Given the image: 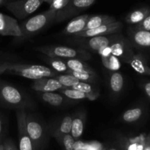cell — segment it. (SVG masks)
<instances>
[{
    "label": "cell",
    "instance_id": "42",
    "mask_svg": "<svg viewBox=\"0 0 150 150\" xmlns=\"http://www.w3.org/2000/svg\"><path fill=\"white\" fill-rule=\"evenodd\" d=\"M0 1H1V2H2V1H4V0H0Z\"/></svg>",
    "mask_w": 150,
    "mask_h": 150
},
{
    "label": "cell",
    "instance_id": "2",
    "mask_svg": "<svg viewBox=\"0 0 150 150\" xmlns=\"http://www.w3.org/2000/svg\"><path fill=\"white\" fill-rule=\"evenodd\" d=\"M57 12L48 9L46 11L30 18L20 23L22 37L20 40L29 38L38 34L54 21Z\"/></svg>",
    "mask_w": 150,
    "mask_h": 150
},
{
    "label": "cell",
    "instance_id": "29",
    "mask_svg": "<svg viewBox=\"0 0 150 150\" xmlns=\"http://www.w3.org/2000/svg\"><path fill=\"white\" fill-rule=\"evenodd\" d=\"M48 64L51 65L53 70L54 71L57 72V73H63L67 71L68 70L67 65L64 63L63 60H61L60 59L58 58H52V57H48Z\"/></svg>",
    "mask_w": 150,
    "mask_h": 150
},
{
    "label": "cell",
    "instance_id": "17",
    "mask_svg": "<svg viewBox=\"0 0 150 150\" xmlns=\"http://www.w3.org/2000/svg\"><path fill=\"white\" fill-rule=\"evenodd\" d=\"M114 21H116L115 18L112 17V16H107V15H95V16H89V19L86 22L84 30L95 29V28L98 27V26H103V25L107 24V23H112V22Z\"/></svg>",
    "mask_w": 150,
    "mask_h": 150
},
{
    "label": "cell",
    "instance_id": "22",
    "mask_svg": "<svg viewBox=\"0 0 150 150\" xmlns=\"http://www.w3.org/2000/svg\"><path fill=\"white\" fill-rule=\"evenodd\" d=\"M150 13L149 7H142L134 10L127 15L125 21L129 24H137L142 22Z\"/></svg>",
    "mask_w": 150,
    "mask_h": 150
},
{
    "label": "cell",
    "instance_id": "28",
    "mask_svg": "<svg viewBox=\"0 0 150 150\" xmlns=\"http://www.w3.org/2000/svg\"><path fill=\"white\" fill-rule=\"evenodd\" d=\"M103 64L108 70L112 71L118 70L121 67V63L120 59L114 55H109L108 57H101Z\"/></svg>",
    "mask_w": 150,
    "mask_h": 150
},
{
    "label": "cell",
    "instance_id": "33",
    "mask_svg": "<svg viewBox=\"0 0 150 150\" xmlns=\"http://www.w3.org/2000/svg\"><path fill=\"white\" fill-rule=\"evenodd\" d=\"M133 28L140 30L150 31V13L142 22L135 25Z\"/></svg>",
    "mask_w": 150,
    "mask_h": 150
},
{
    "label": "cell",
    "instance_id": "34",
    "mask_svg": "<svg viewBox=\"0 0 150 150\" xmlns=\"http://www.w3.org/2000/svg\"><path fill=\"white\" fill-rule=\"evenodd\" d=\"M3 144V150H18L15 144L10 139H6Z\"/></svg>",
    "mask_w": 150,
    "mask_h": 150
},
{
    "label": "cell",
    "instance_id": "43",
    "mask_svg": "<svg viewBox=\"0 0 150 150\" xmlns=\"http://www.w3.org/2000/svg\"><path fill=\"white\" fill-rule=\"evenodd\" d=\"M1 1H0V4H1Z\"/></svg>",
    "mask_w": 150,
    "mask_h": 150
},
{
    "label": "cell",
    "instance_id": "9",
    "mask_svg": "<svg viewBox=\"0 0 150 150\" xmlns=\"http://www.w3.org/2000/svg\"><path fill=\"white\" fill-rule=\"evenodd\" d=\"M111 55L122 58L123 61L128 62L130 59L134 54L133 45L130 40L125 38L122 35H119L117 39L110 45Z\"/></svg>",
    "mask_w": 150,
    "mask_h": 150
},
{
    "label": "cell",
    "instance_id": "15",
    "mask_svg": "<svg viewBox=\"0 0 150 150\" xmlns=\"http://www.w3.org/2000/svg\"><path fill=\"white\" fill-rule=\"evenodd\" d=\"M89 15H81L74 18L70 21L63 31V35H75L79 32L84 30L86 22L89 18Z\"/></svg>",
    "mask_w": 150,
    "mask_h": 150
},
{
    "label": "cell",
    "instance_id": "6",
    "mask_svg": "<svg viewBox=\"0 0 150 150\" xmlns=\"http://www.w3.org/2000/svg\"><path fill=\"white\" fill-rule=\"evenodd\" d=\"M44 0H18L7 3L6 8L18 19L24 18L36 11Z\"/></svg>",
    "mask_w": 150,
    "mask_h": 150
},
{
    "label": "cell",
    "instance_id": "26",
    "mask_svg": "<svg viewBox=\"0 0 150 150\" xmlns=\"http://www.w3.org/2000/svg\"><path fill=\"white\" fill-rule=\"evenodd\" d=\"M65 73L67 74H70L76 77V79H79L80 81L83 82H89V83H92V82L96 81L97 76L95 73H89V72H77L73 71L71 70H67L65 72Z\"/></svg>",
    "mask_w": 150,
    "mask_h": 150
},
{
    "label": "cell",
    "instance_id": "27",
    "mask_svg": "<svg viewBox=\"0 0 150 150\" xmlns=\"http://www.w3.org/2000/svg\"><path fill=\"white\" fill-rule=\"evenodd\" d=\"M54 79H56L57 80H58L59 81V83L64 86V88H71L73 86L76 84V83H79L80 81L79 79H76V77H74L73 76L70 74H60L57 75V76H54Z\"/></svg>",
    "mask_w": 150,
    "mask_h": 150
},
{
    "label": "cell",
    "instance_id": "11",
    "mask_svg": "<svg viewBox=\"0 0 150 150\" xmlns=\"http://www.w3.org/2000/svg\"><path fill=\"white\" fill-rule=\"evenodd\" d=\"M0 35L13 36L19 40L22 37L21 29L17 20L0 12Z\"/></svg>",
    "mask_w": 150,
    "mask_h": 150
},
{
    "label": "cell",
    "instance_id": "37",
    "mask_svg": "<svg viewBox=\"0 0 150 150\" xmlns=\"http://www.w3.org/2000/svg\"><path fill=\"white\" fill-rule=\"evenodd\" d=\"M1 134H2V123L0 117V142H1Z\"/></svg>",
    "mask_w": 150,
    "mask_h": 150
},
{
    "label": "cell",
    "instance_id": "23",
    "mask_svg": "<svg viewBox=\"0 0 150 150\" xmlns=\"http://www.w3.org/2000/svg\"><path fill=\"white\" fill-rule=\"evenodd\" d=\"M72 122H73V117L70 115H67L64 117L59 124V126L56 129L54 132V135L56 137L61 138L64 135L69 134L71 132Z\"/></svg>",
    "mask_w": 150,
    "mask_h": 150
},
{
    "label": "cell",
    "instance_id": "36",
    "mask_svg": "<svg viewBox=\"0 0 150 150\" xmlns=\"http://www.w3.org/2000/svg\"><path fill=\"white\" fill-rule=\"evenodd\" d=\"M7 62H0V76L2 73H5L7 70Z\"/></svg>",
    "mask_w": 150,
    "mask_h": 150
},
{
    "label": "cell",
    "instance_id": "3",
    "mask_svg": "<svg viewBox=\"0 0 150 150\" xmlns=\"http://www.w3.org/2000/svg\"><path fill=\"white\" fill-rule=\"evenodd\" d=\"M37 51L48 57L58 59H79L81 60L90 59L92 56L89 51L82 48H73L64 45H49L36 48Z\"/></svg>",
    "mask_w": 150,
    "mask_h": 150
},
{
    "label": "cell",
    "instance_id": "32",
    "mask_svg": "<svg viewBox=\"0 0 150 150\" xmlns=\"http://www.w3.org/2000/svg\"><path fill=\"white\" fill-rule=\"evenodd\" d=\"M70 0H52L50 3L49 9L57 12L65 7Z\"/></svg>",
    "mask_w": 150,
    "mask_h": 150
},
{
    "label": "cell",
    "instance_id": "25",
    "mask_svg": "<svg viewBox=\"0 0 150 150\" xmlns=\"http://www.w3.org/2000/svg\"><path fill=\"white\" fill-rule=\"evenodd\" d=\"M143 115V109L140 107L128 109L122 115V120L126 123H133L138 121Z\"/></svg>",
    "mask_w": 150,
    "mask_h": 150
},
{
    "label": "cell",
    "instance_id": "41",
    "mask_svg": "<svg viewBox=\"0 0 150 150\" xmlns=\"http://www.w3.org/2000/svg\"><path fill=\"white\" fill-rule=\"evenodd\" d=\"M110 150H117L116 149H111Z\"/></svg>",
    "mask_w": 150,
    "mask_h": 150
},
{
    "label": "cell",
    "instance_id": "14",
    "mask_svg": "<svg viewBox=\"0 0 150 150\" xmlns=\"http://www.w3.org/2000/svg\"><path fill=\"white\" fill-rule=\"evenodd\" d=\"M128 36L132 45L140 48H150V31L140 30L131 28Z\"/></svg>",
    "mask_w": 150,
    "mask_h": 150
},
{
    "label": "cell",
    "instance_id": "5",
    "mask_svg": "<svg viewBox=\"0 0 150 150\" xmlns=\"http://www.w3.org/2000/svg\"><path fill=\"white\" fill-rule=\"evenodd\" d=\"M0 100L7 106L23 108L26 102L24 97L16 87L6 83H0Z\"/></svg>",
    "mask_w": 150,
    "mask_h": 150
},
{
    "label": "cell",
    "instance_id": "4",
    "mask_svg": "<svg viewBox=\"0 0 150 150\" xmlns=\"http://www.w3.org/2000/svg\"><path fill=\"white\" fill-rule=\"evenodd\" d=\"M118 33L112 34L102 36H95L92 38H79L73 37L71 41L74 44L82 49L92 52H99L101 48L110 45L114 41H115L119 37Z\"/></svg>",
    "mask_w": 150,
    "mask_h": 150
},
{
    "label": "cell",
    "instance_id": "20",
    "mask_svg": "<svg viewBox=\"0 0 150 150\" xmlns=\"http://www.w3.org/2000/svg\"><path fill=\"white\" fill-rule=\"evenodd\" d=\"M40 98L46 103L52 106H60L64 103L66 97L61 93H56L54 92H39Z\"/></svg>",
    "mask_w": 150,
    "mask_h": 150
},
{
    "label": "cell",
    "instance_id": "21",
    "mask_svg": "<svg viewBox=\"0 0 150 150\" xmlns=\"http://www.w3.org/2000/svg\"><path fill=\"white\" fill-rule=\"evenodd\" d=\"M64 62L69 70L77 72L95 73L92 67H89L83 60L79 59H66Z\"/></svg>",
    "mask_w": 150,
    "mask_h": 150
},
{
    "label": "cell",
    "instance_id": "18",
    "mask_svg": "<svg viewBox=\"0 0 150 150\" xmlns=\"http://www.w3.org/2000/svg\"><path fill=\"white\" fill-rule=\"evenodd\" d=\"M86 115L83 113H79L73 117L72 128L70 134L75 139H78L82 136L84 128Z\"/></svg>",
    "mask_w": 150,
    "mask_h": 150
},
{
    "label": "cell",
    "instance_id": "10",
    "mask_svg": "<svg viewBox=\"0 0 150 150\" xmlns=\"http://www.w3.org/2000/svg\"><path fill=\"white\" fill-rule=\"evenodd\" d=\"M122 28V23L120 21L112 22L107 23L103 26H98L95 29H88V30L82 31L73 35V37L79 38H92L95 36H102V35H108L112 34H117L120 32Z\"/></svg>",
    "mask_w": 150,
    "mask_h": 150
},
{
    "label": "cell",
    "instance_id": "24",
    "mask_svg": "<svg viewBox=\"0 0 150 150\" xmlns=\"http://www.w3.org/2000/svg\"><path fill=\"white\" fill-rule=\"evenodd\" d=\"M109 84L113 93H120L124 87V78H123L122 75L120 73L114 71L111 75L109 79Z\"/></svg>",
    "mask_w": 150,
    "mask_h": 150
},
{
    "label": "cell",
    "instance_id": "40",
    "mask_svg": "<svg viewBox=\"0 0 150 150\" xmlns=\"http://www.w3.org/2000/svg\"><path fill=\"white\" fill-rule=\"evenodd\" d=\"M51 1H52V0H44V2H47L50 4V3L51 2Z\"/></svg>",
    "mask_w": 150,
    "mask_h": 150
},
{
    "label": "cell",
    "instance_id": "7",
    "mask_svg": "<svg viewBox=\"0 0 150 150\" xmlns=\"http://www.w3.org/2000/svg\"><path fill=\"white\" fill-rule=\"evenodd\" d=\"M95 1V0H70L65 7L57 12L54 21L60 22L76 16L92 5Z\"/></svg>",
    "mask_w": 150,
    "mask_h": 150
},
{
    "label": "cell",
    "instance_id": "35",
    "mask_svg": "<svg viewBox=\"0 0 150 150\" xmlns=\"http://www.w3.org/2000/svg\"><path fill=\"white\" fill-rule=\"evenodd\" d=\"M143 89L146 96L150 99V81H147L144 83Z\"/></svg>",
    "mask_w": 150,
    "mask_h": 150
},
{
    "label": "cell",
    "instance_id": "1",
    "mask_svg": "<svg viewBox=\"0 0 150 150\" xmlns=\"http://www.w3.org/2000/svg\"><path fill=\"white\" fill-rule=\"evenodd\" d=\"M6 73H11L16 76H21L32 80L46 77H54L58 73L53 69L43 65L38 64H25L18 63H7Z\"/></svg>",
    "mask_w": 150,
    "mask_h": 150
},
{
    "label": "cell",
    "instance_id": "39",
    "mask_svg": "<svg viewBox=\"0 0 150 150\" xmlns=\"http://www.w3.org/2000/svg\"><path fill=\"white\" fill-rule=\"evenodd\" d=\"M0 150H3V144H2V142H0Z\"/></svg>",
    "mask_w": 150,
    "mask_h": 150
},
{
    "label": "cell",
    "instance_id": "16",
    "mask_svg": "<svg viewBox=\"0 0 150 150\" xmlns=\"http://www.w3.org/2000/svg\"><path fill=\"white\" fill-rule=\"evenodd\" d=\"M127 63L139 74L150 76V67L142 54H133Z\"/></svg>",
    "mask_w": 150,
    "mask_h": 150
},
{
    "label": "cell",
    "instance_id": "38",
    "mask_svg": "<svg viewBox=\"0 0 150 150\" xmlns=\"http://www.w3.org/2000/svg\"><path fill=\"white\" fill-rule=\"evenodd\" d=\"M144 150H150V142H149V144H148L146 146Z\"/></svg>",
    "mask_w": 150,
    "mask_h": 150
},
{
    "label": "cell",
    "instance_id": "31",
    "mask_svg": "<svg viewBox=\"0 0 150 150\" xmlns=\"http://www.w3.org/2000/svg\"><path fill=\"white\" fill-rule=\"evenodd\" d=\"M61 138L64 150H74L75 139L71 136L70 133L64 135Z\"/></svg>",
    "mask_w": 150,
    "mask_h": 150
},
{
    "label": "cell",
    "instance_id": "13",
    "mask_svg": "<svg viewBox=\"0 0 150 150\" xmlns=\"http://www.w3.org/2000/svg\"><path fill=\"white\" fill-rule=\"evenodd\" d=\"M32 89L38 92H56L59 89H64V86L58 80L54 78L46 77L37 79L32 85Z\"/></svg>",
    "mask_w": 150,
    "mask_h": 150
},
{
    "label": "cell",
    "instance_id": "19",
    "mask_svg": "<svg viewBox=\"0 0 150 150\" xmlns=\"http://www.w3.org/2000/svg\"><path fill=\"white\" fill-rule=\"evenodd\" d=\"M59 93L62 94L63 95L69 99L72 100H95L98 96L93 95H89V94L84 93L81 91L77 90L73 88H64V89H59Z\"/></svg>",
    "mask_w": 150,
    "mask_h": 150
},
{
    "label": "cell",
    "instance_id": "8",
    "mask_svg": "<svg viewBox=\"0 0 150 150\" xmlns=\"http://www.w3.org/2000/svg\"><path fill=\"white\" fill-rule=\"evenodd\" d=\"M26 115L23 108H18L16 117L18 130L19 150H34L35 146L26 130Z\"/></svg>",
    "mask_w": 150,
    "mask_h": 150
},
{
    "label": "cell",
    "instance_id": "30",
    "mask_svg": "<svg viewBox=\"0 0 150 150\" xmlns=\"http://www.w3.org/2000/svg\"><path fill=\"white\" fill-rule=\"evenodd\" d=\"M71 88L76 89H77V90L81 91V92H84V93L99 96V92L96 90V89H95L93 86H92V85L89 84V83H86V82L79 81V83H76L75 86H73V87Z\"/></svg>",
    "mask_w": 150,
    "mask_h": 150
},
{
    "label": "cell",
    "instance_id": "12",
    "mask_svg": "<svg viewBox=\"0 0 150 150\" xmlns=\"http://www.w3.org/2000/svg\"><path fill=\"white\" fill-rule=\"evenodd\" d=\"M26 130L35 146H40L44 137V130L42 125L32 116L26 115Z\"/></svg>",
    "mask_w": 150,
    "mask_h": 150
}]
</instances>
